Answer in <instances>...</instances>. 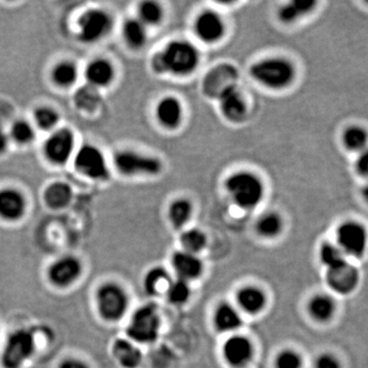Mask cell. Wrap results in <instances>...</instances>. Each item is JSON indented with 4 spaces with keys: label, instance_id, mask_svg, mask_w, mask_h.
<instances>
[{
    "label": "cell",
    "instance_id": "1",
    "mask_svg": "<svg viewBox=\"0 0 368 368\" xmlns=\"http://www.w3.org/2000/svg\"><path fill=\"white\" fill-rule=\"evenodd\" d=\"M198 47L184 39L172 40L151 57V67L158 75L186 77L200 65Z\"/></svg>",
    "mask_w": 368,
    "mask_h": 368
},
{
    "label": "cell",
    "instance_id": "2",
    "mask_svg": "<svg viewBox=\"0 0 368 368\" xmlns=\"http://www.w3.org/2000/svg\"><path fill=\"white\" fill-rule=\"evenodd\" d=\"M249 74L255 82L271 91H282L294 83L296 66L282 57H265L251 65Z\"/></svg>",
    "mask_w": 368,
    "mask_h": 368
},
{
    "label": "cell",
    "instance_id": "3",
    "mask_svg": "<svg viewBox=\"0 0 368 368\" xmlns=\"http://www.w3.org/2000/svg\"><path fill=\"white\" fill-rule=\"evenodd\" d=\"M224 188L235 206L243 210L254 209L264 198V183L251 171L232 173L224 181Z\"/></svg>",
    "mask_w": 368,
    "mask_h": 368
},
{
    "label": "cell",
    "instance_id": "4",
    "mask_svg": "<svg viewBox=\"0 0 368 368\" xmlns=\"http://www.w3.org/2000/svg\"><path fill=\"white\" fill-rule=\"evenodd\" d=\"M116 169L124 176H158L163 171L159 158L130 149L118 151L114 157Z\"/></svg>",
    "mask_w": 368,
    "mask_h": 368
},
{
    "label": "cell",
    "instance_id": "5",
    "mask_svg": "<svg viewBox=\"0 0 368 368\" xmlns=\"http://www.w3.org/2000/svg\"><path fill=\"white\" fill-rule=\"evenodd\" d=\"M160 318L155 305H145L136 310L128 325L130 339L140 344H151L157 340L160 331Z\"/></svg>",
    "mask_w": 368,
    "mask_h": 368
},
{
    "label": "cell",
    "instance_id": "6",
    "mask_svg": "<svg viewBox=\"0 0 368 368\" xmlns=\"http://www.w3.org/2000/svg\"><path fill=\"white\" fill-rule=\"evenodd\" d=\"M35 349L34 333L31 329H21L8 337L2 353L4 368H21L33 355Z\"/></svg>",
    "mask_w": 368,
    "mask_h": 368
},
{
    "label": "cell",
    "instance_id": "7",
    "mask_svg": "<svg viewBox=\"0 0 368 368\" xmlns=\"http://www.w3.org/2000/svg\"><path fill=\"white\" fill-rule=\"evenodd\" d=\"M113 25V17L107 10L91 8L79 18V38L84 44H95L110 33Z\"/></svg>",
    "mask_w": 368,
    "mask_h": 368
},
{
    "label": "cell",
    "instance_id": "8",
    "mask_svg": "<svg viewBox=\"0 0 368 368\" xmlns=\"http://www.w3.org/2000/svg\"><path fill=\"white\" fill-rule=\"evenodd\" d=\"M75 167L81 174L95 181L110 178V169L102 151L95 145H84L75 155Z\"/></svg>",
    "mask_w": 368,
    "mask_h": 368
},
{
    "label": "cell",
    "instance_id": "9",
    "mask_svg": "<svg viewBox=\"0 0 368 368\" xmlns=\"http://www.w3.org/2000/svg\"><path fill=\"white\" fill-rule=\"evenodd\" d=\"M338 247L346 256L361 258L367 249V228L356 220H347L337 230Z\"/></svg>",
    "mask_w": 368,
    "mask_h": 368
},
{
    "label": "cell",
    "instance_id": "10",
    "mask_svg": "<svg viewBox=\"0 0 368 368\" xmlns=\"http://www.w3.org/2000/svg\"><path fill=\"white\" fill-rule=\"evenodd\" d=\"M96 299L100 315L110 322L119 320L128 308V297L125 291L112 282L100 286Z\"/></svg>",
    "mask_w": 368,
    "mask_h": 368
},
{
    "label": "cell",
    "instance_id": "11",
    "mask_svg": "<svg viewBox=\"0 0 368 368\" xmlns=\"http://www.w3.org/2000/svg\"><path fill=\"white\" fill-rule=\"evenodd\" d=\"M75 136L67 128L55 130L44 143V155L53 165H65L74 154Z\"/></svg>",
    "mask_w": 368,
    "mask_h": 368
},
{
    "label": "cell",
    "instance_id": "12",
    "mask_svg": "<svg viewBox=\"0 0 368 368\" xmlns=\"http://www.w3.org/2000/svg\"><path fill=\"white\" fill-rule=\"evenodd\" d=\"M194 33L200 42L214 44L222 40L226 35V26L223 18L215 10H206L194 19Z\"/></svg>",
    "mask_w": 368,
    "mask_h": 368
},
{
    "label": "cell",
    "instance_id": "13",
    "mask_svg": "<svg viewBox=\"0 0 368 368\" xmlns=\"http://www.w3.org/2000/svg\"><path fill=\"white\" fill-rule=\"evenodd\" d=\"M218 100L220 111L228 121L239 123L245 119L248 112L247 104L235 85H228L222 89Z\"/></svg>",
    "mask_w": 368,
    "mask_h": 368
},
{
    "label": "cell",
    "instance_id": "14",
    "mask_svg": "<svg viewBox=\"0 0 368 368\" xmlns=\"http://www.w3.org/2000/svg\"><path fill=\"white\" fill-rule=\"evenodd\" d=\"M326 282L338 294L348 295L358 286L359 273L354 265L346 261L340 266L327 269Z\"/></svg>",
    "mask_w": 368,
    "mask_h": 368
},
{
    "label": "cell",
    "instance_id": "15",
    "mask_svg": "<svg viewBox=\"0 0 368 368\" xmlns=\"http://www.w3.org/2000/svg\"><path fill=\"white\" fill-rule=\"evenodd\" d=\"M82 273L80 261L74 256H64L55 261L48 269V277L50 282L59 288L72 284L78 279Z\"/></svg>",
    "mask_w": 368,
    "mask_h": 368
},
{
    "label": "cell",
    "instance_id": "16",
    "mask_svg": "<svg viewBox=\"0 0 368 368\" xmlns=\"http://www.w3.org/2000/svg\"><path fill=\"white\" fill-rule=\"evenodd\" d=\"M155 115L158 123L165 129H177L183 124V104L175 96H164L156 106Z\"/></svg>",
    "mask_w": 368,
    "mask_h": 368
},
{
    "label": "cell",
    "instance_id": "17",
    "mask_svg": "<svg viewBox=\"0 0 368 368\" xmlns=\"http://www.w3.org/2000/svg\"><path fill=\"white\" fill-rule=\"evenodd\" d=\"M26 199L15 188L0 190V217L8 221H17L26 213Z\"/></svg>",
    "mask_w": 368,
    "mask_h": 368
},
{
    "label": "cell",
    "instance_id": "18",
    "mask_svg": "<svg viewBox=\"0 0 368 368\" xmlns=\"http://www.w3.org/2000/svg\"><path fill=\"white\" fill-rule=\"evenodd\" d=\"M115 77L114 65L109 59L102 57L91 61L85 69V78L93 89L110 86Z\"/></svg>",
    "mask_w": 368,
    "mask_h": 368
},
{
    "label": "cell",
    "instance_id": "19",
    "mask_svg": "<svg viewBox=\"0 0 368 368\" xmlns=\"http://www.w3.org/2000/svg\"><path fill=\"white\" fill-rule=\"evenodd\" d=\"M223 353L228 363L233 367H241L251 359L253 347L247 338L235 335L226 341Z\"/></svg>",
    "mask_w": 368,
    "mask_h": 368
},
{
    "label": "cell",
    "instance_id": "20",
    "mask_svg": "<svg viewBox=\"0 0 368 368\" xmlns=\"http://www.w3.org/2000/svg\"><path fill=\"white\" fill-rule=\"evenodd\" d=\"M175 273L181 279L190 280L199 277L203 271V264L198 256L188 252H176L172 258Z\"/></svg>",
    "mask_w": 368,
    "mask_h": 368
},
{
    "label": "cell",
    "instance_id": "21",
    "mask_svg": "<svg viewBox=\"0 0 368 368\" xmlns=\"http://www.w3.org/2000/svg\"><path fill=\"white\" fill-rule=\"evenodd\" d=\"M316 6L318 2L313 0H293L280 6L277 12V19L280 23L286 25L298 22L311 14L315 10Z\"/></svg>",
    "mask_w": 368,
    "mask_h": 368
},
{
    "label": "cell",
    "instance_id": "22",
    "mask_svg": "<svg viewBox=\"0 0 368 368\" xmlns=\"http://www.w3.org/2000/svg\"><path fill=\"white\" fill-rule=\"evenodd\" d=\"M342 145L349 153H362L368 147V130L359 124H351L342 132Z\"/></svg>",
    "mask_w": 368,
    "mask_h": 368
},
{
    "label": "cell",
    "instance_id": "23",
    "mask_svg": "<svg viewBox=\"0 0 368 368\" xmlns=\"http://www.w3.org/2000/svg\"><path fill=\"white\" fill-rule=\"evenodd\" d=\"M122 35L129 48L140 49L147 44V27L138 18H130L124 23Z\"/></svg>",
    "mask_w": 368,
    "mask_h": 368
},
{
    "label": "cell",
    "instance_id": "24",
    "mask_svg": "<svg viewBox=\"0 0 368 368\" xmlns=\"http://www.w3.org/2000/svg\"><path fill=\"white\" fill-rule=\"evenodd\" d=\"M72 199V187L63 181L51 183L44 192V201L47 206L53 209H63L67 207Z\"/></svg>",
    "mask_w": 368,
    "mask_h": 368
},
{
    "label": "cell",
    "instance_id": "25",
    "mask_svg": "<svg viewBox=\"0 0 368 368\" xmlns=\"http://www.w3.org/2000/svg\"><path fill=\"white\" fill-rule=\"evenodd\" d=\"M113 354L118 362L124 368H136L140 365L141 352L131 342L117 340L113 346Z\"/></svg>",
    "mask_w": 368,
    "mask_h": 368
},
{
    "label": "cell",
    "instance_id": "26",
    "mask_svg": "<svg viewBox=\"0 0 368 368\" xmlns=\"http://www.w3.org/2000/svg\"><path fill=\"white\" fill-rule=\"evenodd\" d=\"M239 306L250 314H256L264 308L266 297L258 288L248 286L241 288L237 296Z\"/></svg>",
    "mask_w": 368,
    "mask_h": 368
},
{
    "label": "cell",
    "instance_id": "27",
    "mask_svg": "<svg viewBox=\"0 0 368 368\" xmlns=\"http://www.w3.org/2000/svg\"><path fill=\"white\" fill-rule=\"evenodd\" d=\"M215 325L220 331H232L241 325V315L230 304H221L216 310Z\"/></svg>",
    "mask_w": 368,
    "mask_h": 368
},
{
    "label": "cell",
    "instance_id": "28",
    "mask_svg": "<svg viewBox=\"0 0 368 368\" xmlns=\"http://www.w3.org/2000/svg\"><path fill=\"white\" fill-rule=\"evenodd\" d=\"M192 215V204L187 199H176L169 205V221L175 228H183L190 221Z\"/></svg>",
    "mask_w": 368,
    "mask_h": 368
},
{
    "label": "cell",
    "instance_id": "29",
    "mask_svg": "<svg viewBox=\"0 0 368 368\" xmlns=\"http://www.w3.org/2000/svg\"><path fill=\"white\" fill-rule=\"evenodd\" d=\"M79 70L74 63L69 61L61 62L55 65L51 72L53 82L59 87L68 89L73 86L78 80Z\"/></svg>",
    "mask_w": 368,
    "mask_h": 368
},
{
    "label": "cell",
    "instance_id": "30",
    "mask_svg": "<svg viewBox=\"0 0 368 368\" xmlns=\"http://www.w3.org/2000/svg\"><path fill=\"white\" fill-rule=\"evenodd\" d=\"M335 305L331 297L320 294L313 297L309 302V312L314 320L327 322L335 313Z\"/></svg>",
    "mask_w": 368,
    "mask_h": 368
},
{
    "label": "cell",
    "instance_id": "31",
    "mask_svg": "<svg viewBox=\"0 0 368 368\" xmlns=\"http://www.w3.org/2000/svg\"><path fill=\"white\" fill-rule=\"evenodd\" d=\"M284 226L282 216L275 212H267L261 216L256 223V230L261 237H275L279 234Z\"/></svg>",
    "mask_w": 368,
    "mask_h": 368
},
{
    "label": "cell",
    "instance_id": "32",
    "mask_svg": "<svg viewBox=\"0 0 368 368\" xmlns=\"http://www.w3.org/2000/svg\"><path fill=\"white\" fill-rule=\"evenodd\" d=\"M136 18L147 27H154L162 23L164 19V10L159 2L143 1L138 6Z\"/></svg>",
    "mask_w": 368,
    "mask_h": 368
},
{
    "label": "cell",
    "instance_id": "33",
    "mask_svg": "<svg viewBox=\"0 0 368 368\" xmlns=\"http://www.w3.org/2000/svg\"><path fill=\"white\" fill-rule=\"evenodd\" d=\"M184 251L196 255L206 247V234L198 228L184 231L181 237Z\"/></svg>",
    "mask_w": 368,
    "mask_h": 368
},
{
    "label": "cell",
    "instance_id": "34",
    "mask_svg": "<svg viewBox=\"0 0 368 368\" xmlns=\"http://www.w3.org/2000/svg\"><path fill=\"white\" fill-rule=\"evenodd\" d=\"M10 138L21 145H27L33 142L36 134L33 126L25 120H18L10 127Z\"/></svg>",
    "mask_w": 368,
    "mask_h": 368
},
{
    "label": "cell",
    "instance_id": "35",
    "mask_svg": "<svg viewBox=\"0 0 368 368\" xmlns=\"http://www.w3.org/2000/svg\"><path fill=\"white\" fill-rule=\"evenodd\" d=\"M320 259L326 269L335 268L347 261L346 255L343 253L338 245L331 243H323L320 249Z\"/></svg>",
    "mask_w": 368,
    "mask_h": 368
},
{
    "label": "cell",
    "instance_id": "36",
    "mask_svg": "<svg viewBox=\"0 0 368 368\" xmlns=\"http://www.w3.org/2000/svg\"><path fill=\"white\" fill-rule=\"evenodd\" d=\"M169 282V275L162 267H155L147 273L143 282L145 292L151 296H156L159 293L162 284Z\"/></svg>",
    "mask_w": 368,
    "mask_h": 368
},
{
    "label": "cell",
    "instance_id": "37",
    "mask_svg": "<svg viewBox=\"0 0 368 368\" xmlns=\"http://www.w3.org/2000/svg\"><path fill=\"white\" fill-rule=\"evenodd\" d=\"M36 125L44 131H50L57 127L59 122V115L55 109L49 107H40L34 113Z\"/></svg>",
    "mask_w": 368,
    "mask_h": 368
},
{
    "label": "cell",
    "instance_id": "38",
    "mask_svg": "<svg viewBox=\"0 0 368 368\" xmlns=\"http://www.w3.org/2000/svg\"><path fill=\"white\" fill-rule=\"evenodd\" d=\"M190 288L188 282L177 278L176 280L169 282L167 288V296L169 301L173 304H183L190 298Z\"/></svg>",
    "mask_w": 368,
    "mask_h": 368
},
{
    "label": "cell",
    "instance_id": "39",
    "mask_svg": "<svg viewBox=\"0 0 368 368\" xmlns=\"http://www.w3.org/2000/svg\"><path fill=\"white\" fill-rule=\"evenodd\" d=\"M302 359L294 351H282L276 358V368H301Z\"/></svg>",
    "mask_w": 368,
    "mask_h": 368
},
{
    "label": "cell",
    "instance_id": "40",
    "mask_svg": "<svg viewBox=\"0 0 368 368\" xmlns=\"http://www.w3.org/2000/svg\"><path fill=\"white\" fill-rule=\"evenodd\" d=\"M355 171L359 176L368 181V147L357 156L355 161Z\"/></svg>",
    "mask_w": 368,
    "mask_h": 368
},
{
    "label": "cell",
    "instance_id": "41",
    "mask_svg": "<svg viewBox=\"0 0 368 368\" xmlns=\"http://www.w3.org/2000/svg\"><path fill=\"white\" fill-rule=\"evenodd\" d=\"M315 368H341V365L333 355L323 354L316 360Z\"/></svg>",
    "mask_w": 368,
    "mask_h": 368
},
{
    "label": "cell",
    "instance_id": "42",
    "mask_svg": "<svg viewBox=\"0 0 368 368\" xmlns=\"http://www.w3.org/2000/svg\"><path fill=\"white\" fill-rule=\"evenodd\" d=\"M59 368H91L86 363L77 359H67L59 365Z\"/></svg>",
    "mask_w": 368,
    "mask_h": 368
},
{
    "label": "cell",
    "instance_id": "43",
    "mask_svg": "<svg viewBox=\"0 0 368 368\" xmlns=\"http://www.w3.org/2000/svg\"><path fill=\"white\" fill-rule=\"evenodd\" d=\"M10 139V136L3 129L0 128V155H2V154L8 151Z\"/></svg>",
    "mask_w": 368,
    "mask_h": 368
},
{
    "label": "cell",
    "instance_id": "44",
    "mask_svg": "<svg viewBox=\"0 0 368 368\" xmlns=\"http://www.w3.org/2000/svg\"><path fill=\"white\" fill-rule=\"evenodd\" d=\"M361 196H362L363 201L368 205V181L361 188Z\"/></svg>",
    "mask_w": 368,
    "mask_h": 368
}]
</instances>
